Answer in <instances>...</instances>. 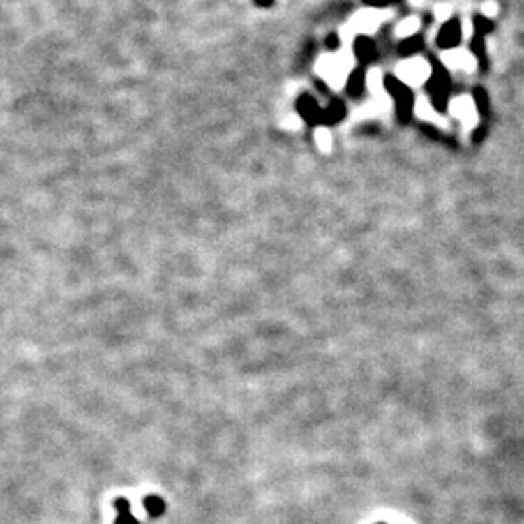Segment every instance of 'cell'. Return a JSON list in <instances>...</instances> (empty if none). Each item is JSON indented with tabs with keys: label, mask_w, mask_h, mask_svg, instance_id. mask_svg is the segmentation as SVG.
I'll use <instances>...</instances> for the list:
<instances>
[{
	"label": "cell",
	"mask_w": 524,
	"mask_h": 524,
	"mask_svg": "<svg viewBox=\"0 0 524 524\" xmlns=\"http://www.w3.org/2000/svg\"><path fill=\"white\" fill-rule=\"evenodd\" d=\"M387 89L391 91L394 99H396V111H398V119L402 123H408L410 115H412V107H414V98H412V91L408 89V86H404V82L396 80L389 76L387 78Z\"/></svg>",
	"instance_id": "6da1fadb"
},
{
	"label": "cell",
	"mask_w": 524,
	"mask_h": 524,
	"mask_svg": "<svg viewBox=\"0 0 524 524\" xmlns=\"http://www.w3.org/2000/svg\"><path fill=\"white\" fill-rule=\"evenodd\" d=\"M449 91H451V78L444 70L441 64H435L433 68V74L429 78V93L433 98V103H435L439 109H444L447 107V99H449Z\"/></svg>",
	"instance_id": "7a4b0ae2"
},
{
	"label": "cell",
	"mask_w": 524,
	"mask_h": 524,
	"mask_svg": "<svg viewBox=\"0 0 524 524\" xmlns=\"http://www.w3.org/2000/svg\"><path fill=\"white\" fill-rule=\"evenodd\" d=\"M458 41H461V24L456 20H451L441 27V31L437 36V43L441 49H453L458 45Z\"/></svg>",
	"instance_id": "3957f363"
},
{
	"label": "cell",
	"mask_w": 524,
	"mask_h": 524,
	"mask_svg": "<svg viewBox=\"0 0 524 524\" xmlns=\"http://www.w3.org/2000/svg\"><path fill=\"white\" fill-rule=\"evenodd\" d=\"M297 111L307 123H322V109L319 103L309 96H301L297 101Z\"/></svg>",
	"instance_id": "277c9868"
},
{
	"label": "cell",
	"mask_w": 524,
	"mask_h": 524,
	"mask_svg": "<svg viewBox=\"0 0 524 524\" xmlns=\"http://www.w3.org/2000/svg\"><path fill=\"white\" fill-rule=\"evenodd\" d=\"M356 57L361 63H371L375 57V43L369 37H357L356 39Z\"/></svg>",
	"instance_id": "5b68a950"
},
{
	"label": "cell",
	"mask_w": 524,
	"mask_h": 524,
	"mask_svg": "<svg viewBox=\"0 0 524 524\" xmlns=\"http://www.w3.org/2000/svg\"><path fill=\"white\" fill-rule=\"evenodd\" d=\"M344 115H346V107H344V103H342V101H338V99H334V101H330L329 109H327V111H322V123H327V125H334V123H338V121H342Z\"/></svg>",
	"instance_id": "8992f818"
},
{
	"label": "cell",
	"mask_w": 524,
	"mask_h": 524,
	"mask_svg": "<svg viewBox=\"0 0 524 524\" xmlns=\"http://www.w3.org/2000/svg\"><path fill=\"white\" fill-rule=\"evenodd\" d=\"M115 509H117V521L115 524H140L130 513V503H128V499L119 497L115 501Z\"/></svg>",
	"instance_id": "52a82bcc"
},
{
	"label": "cell",
	"mask_w": 524,
	"mask_h": 524,
	"mask_svg": "<svg viewBox=\"0 0 524 524\" xmlns=\"http://www.w3.org/2000/svg\"><path fill=\"white\" fill-rule=\"evenodd\" d=\"M144 507H146V511H148V515L150 516H161L163 515V511H165V503H163V499L158 497V495H148L146 501H144Z\"/></svg>",
	"instance_id": "ba28073f"
},
{
	"label": "cell",
	"mask_w": 524,
	"mask_h": 524,
	"mask_svg": "<svg viewBox=\"0 0 524 524\" xmlns=\"http://www.w3.org/2000/svg\"><path fill=\"white\" fill-rule=\"evenodd\" d=\"M364 72H354V74L350 76V82H347V91H350L352 96H359V93L364 91Z\"/></svg>",
	"instance_id": "9c48e42d"
},
{
	"label": "cell",
	"mask_w": 524,
	"mask_h": 524,
	"mask_svg": "<svg viewBox=\"0 0 524 524\" xmlns=\"http://www.w3.org/2000/svg\"><path fill=\"white\" fill-rule=\"evenodd\" d=\"M474 99H476V105H478V111H480L481 115H488L489 103H488V96H486V91H484V89H476Z\"/></svg>",
	"instance_id": "30bf717a"
},
{
	"label": "cell",
	"mask_w": 524,
	"mask_h": 524,
	"mask_svg": "<svg viewBox=\"0 0 524 524\" xmlns=\"http://www.w3.org/2000/svg\"><path fill=\"white\" fill-rule=\"evenodd\" d=\"M419 47H421V37L412 36L408 41H404V43H402L400 51H402V53L410 54V53H414V51H418Z\"/></svg>",
	"instance_id": "8fae6325"
},
{
	"label": "cell",
	"mask_w": 524,
	"mask_h": 524,
	"mask_svg": "<svg viewBox=\"0 0 524 524\" xmlns=\"http://www.w3.org/2000/svg\"><path fill=\"white\" fill-rule=\"evenodd\" d=\"M365 4H369V6H377V8H382V6H387V4H392V0H364Z\"/></svg>",
	"instance_id": "7c38bea8"
},
{
	"label": "cell",
	"mask_w": 524,
	"mask_h": 524,
	"mask_svg": "<svg viewBox=\"0 0 524 524\" xmlns=\"http://www.w3.org/2000/svg\"><path fill=\"white\" fill-rule=\"evenodd\" d=\"M327 45H329L330 49H336V47H338V37L336 36H330L329 41H327Z\"/></svg>",
	"instance_id": "4fadbf2b"
},
{
	"label": "cell",
	"mask_w": 524,
	"mask_h": 524,
	"mask_svg": "<svg viewBox=\"0 0 524 524\" xmlns=\"http://www.w3.org/2000/svg\"><path fill=\"white\" fill-rule=\"evenodd\" d=\"M257 4H260V6H270L272 0H257Z\"/></svg>",
	"instance_id": "5bb4252c"
},
{
	"label": "cell",
	"mask_w": 524,
	"mask_h": 524,
	"mask_svg": "<svg viewBox=\"0 0 524 524\" xmlns=\"http://www.w3.org/2000/svg\"><path fill=\"white\" fill-rule=\"evenodd\" d=\"M394 2H398V0H392V4H394Z\"/></svg>",
	"instance_id": "9a60e30c"
}]
</instances>
